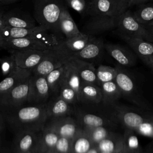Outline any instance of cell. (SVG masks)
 <instances>
[{"instance_id": "obj_23", "label": "cell", "mask_w": 153, "mask_h": 153, "mask_svg": "<svg viewBox=\"0 0 153 153\" xmlns=\"http://www.w3.org/2000/svg\"><path fill=\"white\" fill-rule=\"evenodd\" d=\"M32 74V71L18 67L13 73L4 77L0 82V98L11 88L30 77Z\"/></svg>"}, {"instance_id": "obj_47", "label": "cell", "mask_w": 153, "mask_h": 153, "mask_svg": "<svg viewBox=\"0 0 153 153\" xmlns=\"http://www.w3.org/2000/svg\"><path fill=\"white\" fill-rule=\"evenodd\" d=\"M148 153H153V149H152L151 151H149Z\"/></svg>"}, {"instance_id": "obj_5", "label": "cell", "mask_w": 153, "mask_h": 153, "mask_svg": "<svg viewBox=\"0 0 153 153\" xmlns=\"http://www.w3.org/2000/svg\"><path fill=\"white\" fill-rule=\"evenodd\" d=\"M67 6L65 0H35L34 17L39 25L62 33L59 27V17Z\"/></svg>"}, {"instance_id": "obj_18", "label": "cell", "mask_w": 153, "mask_h": 153, "mask_svg": "<svg viewBox=\"0 0 153 153\" xmlns=\"http://www.w3.org/2000/svg\"><path fill=\"white\" fill-rule=\"evenodd\" d=\"M50 29L48 27L38 25L31 28L14 27L5 26L4 21L0 18V45L4 42L14 39L26 37L37 32Z\"/></svg>"}, {"instance_id": "obj_14", "label": "cell", "mask_w": 153, "mask_h": 153, "mask_svg": "<svg viewBox=\"0 0 153 153\" xmlns=\"http://www.w3.org/2000/svg\"><path fill=\"white\" fill-rule=\"evenodd\" d=\"M104 41L102 38L90 36L87 45L81 51L74 53L73 57L94 63L102 57L105 48Z\"/></svg>"}, {"instance_id": "obj_26", "label": "cell", "mask_w": 153, "mask_h": 153, "mask_svg": "<svg viewBox=\"0 0 153 153\" xmlns=\"http://www.w3.org/2000/svg\"><path fill=\"white\" fill-rule=\"evenodd\" d=\"M102 89V103L106 106L111 105L122 97L121 91L115 81L105 82L100 85Z\"/></svg>"}, {"instance_id": "obj_35", "label": "cell", "mask_w": 153, "mask_h": 153, "mask_svg": "<svg viewBox=\"0 0 153 153\" xmlns=\"http://www.w3.org/2000/svg\"><path fill=\"white\" fill-rule=\"evenodd\" d=\"M96 74L98 84L100 86L105 82L115 80L117 76V69L115 67L100 65L96 68Z\"/></svg>"}, {"instance_id": "obj_48", "label": "cell", "mask_w": 153, "mask_h": 153, "mask_svg": "<svg viewBox=\"0 0 153 153\" xmlns=\"http://www.w3.org/2000/svg\"><path fill=\"white\" fill-rule=\"evenodd\" d=\"M151 69H152V71H153V66H152V68Z\"/></svg>"}, {"instance_id": "obj_27", "label": "cell", "mask_w": 153, "mask_h": 153, "mask_svg": "<svg viewBox=\"0 0 153 153\" xmlns=\"http://www.w3.org/2000/svg\"><path fill=\"white\" fill-rule=\"evenodd\" d=\"M59 27L62 33L65 35L66 38H71L81 33L67 8H65L60 15Z\"/></svg>"}, {"instance_id": "obj_19", "label": "cell", "mask_w": 153, "mask_h": 153, "mask_svg": "<svg viewBox=\"0 0 153 153\" xmlns=\"http://www.w3.org/2000/svg\"><path fill=\"white\" fill-rule=\"evenodd\" d=\"M39 131L22 130L16 133L13 141L14 153H34Z\"/></svg>"}, {"instance_id": "obj_46", "label": "cell", "mask_w": 153, "mask_h": 153, "mask_svg": "<svg viewBox=\"0 0 153 153\" xmlns=\"http://www.w3.org/2000/svg\"><path fill=\"white\" fill-rule=\"evenodd\" d=\"M100 153H121V152H101Z\"/></svg>"}, {"instance_id": "obj_28", "label": "cell", "mask_w": 153, "mask_h": 153, "mask_svg": "<svg viewBox=\"0 0 153 153\" xmlns=\"http://www.w3.org/2000/svg\"><path fill=\"white\" fill-rule=\"evenodd\" d=\"M123 145V135L114 133L111 136L103 139L96 146L100 152H121Z\"/></svg>"}, {"instance_id": "obj_22", "label": "cell", "mask_w": 153, "mask_h": 153, "mask_svg": "<svg viewBox=\"0 0 153 153\" xmlns=\"http://www.w3.org/2000/svg\"><path fill=\"white\" fill-rule=\"evenodd\" d=\"M46 109L50 118L69 115L74 112L72 105L60 97L59 94L53 95L48 99L46 103Z\"/></svg>"}, {"instance_id": "obj_43", "label": "cell", "mask_w": 153, "mask_h": 153, "mask_svg": "<svg viewBox=\"0 0 153 153\" xmlns=\"http://www.w3.org/2000/svg\"><path fill=\"white\" fill-rule=\"evenodd\" d=\"M18 1H20V0H0V4L1 5H4L11 4Z\"/></svg>"}, {"instance_id": "obj_13", "label": "cell", "mask_w": 153, "mask_h": 153, "mask_svg": "<svg viewBox=\"0 0 153 153\" xmlns=\"http://www.w3.org/2000/svg\"><path fill=\"white\" fill-rule=\"evenodd\" d=\"M48 50L22 49L11 53L14 56L17 66L32 71L43 59Z\"/></svg>"}, {"instance_id": "obj_40", "label": "cell", "mask_w": 153, "mask_h": 153, "mask_svg": "<svg viewBox=\"0 0 153 153\" xmlns=\"http://www.w3.org/2000/svg\"><path fill=\"white\" fill-rule=\"evenodd\" d=\"M67 5L82 14L86 13L87 4L85 0H65Z\"/></svg>"}, {"instance_id": "obj_25", "label": "cell", "mask_w": 153, "mask_h": 153, "mask_svg": "<svg viewBox=\"0 0 153 153\" xmlns=\"http://www.w3.org/2000/svg\"><path fill=\"white\" fill-rule=\"evenodd\" d=\"M70 62L77 69L82 82L95 84L99 85L96 74V68L94 63L72 57Z\"/></svg>"}, {"instance_id": "obj_8", "label": "cell", "mask_w": 153, "mask_h": 153, "mask_svg": "<svg viewBox=\"0 0 153 153\" xmlns=\"http://www.w3.org/2000/svg\"><path fill=\"white\" fill-rule=\"evenodd\" d=\"M128 8V0H91L87 3L86 14L119 17Z\"/></svg>"}, {"instance_id": "obj_12", "label": "cell", "mask_w": 153, "mask_h": 153, "mask_svg": "<svg viewBox=\"0 0 153 153\" xmlns=\"http://www.w3.org/2000/svg\"><path fill=\"white\" fill-rule=\"evenodd\" d=\"M51 95L45 76L32 74L30 78L28 104L46 103Z\"/></svg>"}, {"instance_id": "obj_16", "label": "cell", "mask_w": 153, "mask_h": 153, "mask_svg": "<svg viewBox=\"0 0 153 153\" xmlns=\"http://www.w3.org/2000/svg\"><path fill=\"white\" fill-rule=\"evenodd\" d=\"M76 121L82 128L105 126L114 127L117 121L112 118H109L96 113L89 112L78 109L75 112Z\"/></svg>"}, {"instance_id": "obj_21", "label": "cell", "mask_w": 153, "mask_h": 153, "mask_svg": "<svg viewBox=\"0 0 153 153\" xmlns=\"http://www.w3.org/2000/svg\"><path fill=\"white\" fill-rule=\"evenodd\" d=\"M59 137L56 132L44 127L38 133L34 153H51Z\"/></svg>"}, {"instance_id": "obj_20", "label": "cell", "mask_w": 153, "mask_h": 153, "mask_svg": "<svg viewBox=\"0 0 153 153\" xmlns=\"http://www.w3.org/2000/svg\"><path fill=\"white\" fill-rule=\"evenodd\" d=\"M105 48L107 53L123 67H131L136 63V57L130 50L120 44L106 43Z\"/></svg>"}, {"instance_id": "obj_7", "label": "cell", "mask_w": 153, "mask_h": 153, "mask_svg": "<svg viewBox=\"0 0 153 153\" xmlns=\"http://www.w3.org/2000/svg\"><path fill=\"white\" fill-rule=\"evenodd\" d=\"M116 29L120 36L135 37L153 42V31L139 23L128 10L118 17Z\"/></svg>"}, {"instance_id": "obj_50", "label": "cell", "mask_w": 153, "mask_h": 153, "mask_svg": "<svg viewBox=\"0 0 153 153\" xmlns=\"http://www.w3.org/2000/svg\"><path fill=\"white\" fill-rule=\"evenodd\" d=\"M151 1H153V0H151Z\"/></svg>"}, {"instance_id": "obj_37", "label": "cell", "mask_w": 153, "mask_h": 153, "mask_svg": "<svg viewBox=\"0 0 153 153\" xmlns=\"http://www.w3.org/2000/svg\"><path fill=\"white\" fill-rule=\"evenodd\" d=\"M1 65L2 74L4 77L13 73L19 67L16 63L14 56L13 54L1 58Z\"/></svg>"}, {"instance_id": "obj_51", "label": "cell", "mask_w": 153, "mask_h": 153, "mask_svg": "<svg viewBox=\"0 0 153 153\" xmlns=\"http://www.w3.org/2000/svg\"><path fill=\"white\" fill-rule=\"evenodd\" d=\"M152 31H153V30H152Z\"/></svg>"}, {"instance_id": "obj_15", "label": "cell", "mask_w": 153, "mask_h": 153, "mask_svg": "<svg viewBox=\"0 0 153 153\" xmlns=\"http://www.w3.org/2000/svg\"><path fill=\"white\" fill-rule=\"evenodd\" d=\"M128 44L140 59L148 66L152 68L153 66V42L144 39L121 36Z\"/></svg>"}, {"instance_id": "obj_31", "label": "cell", "mask_w": 153, "mask_h": 153, "mask_svg": "<svg viewBox=\"0 0 153 153\" xmlns=\"http://www.w3.org/2000/svg\"><path fill=\"white\" fill-rule=\"evenodd\" d=\"M65 69L66 64L52 71L45 76L52 96L59 94L63 81Z\"/></svg>"}, {"instance_id": "obj_4", "label": "cell", "mask_w": 153, "mask_h": 153, "mask_svg": "<svg viewBox=\"0 0 153 153\" xmlns=\"http://www.w3.org/2000/svg\"><path fill=\"white\" fill-rule=\"evenodd\" d=\"M115 67L117 69L115 81L121 91L122 96L138 108L153 112L152 105L143 96L134 75L125 67L118 64Z\"/></svg>"}, {"instance_id": "obj_3", "label": "cell", "mask_w": 153, "mask_h": 153, "mask_svg": "<svg viewBox=\"0 0 153 153\" xmlns=\"http://www.w3.org/2000/svg\"><path fill=\"white\" fill-rule=\"evenodd\" d=\"M60 33L51 29L37 32L26 37L14 39L4 42L1 47L10 53L15 50L33 49L51 50L59 47L64 41Z\"/></svg>"}, {"instance_id": "obj_38", "label": "cell", "mask_w": 153, "mask_h": 153, "mask_svg": "<svg viewBox=\"0 0 153 153\" xmlns=\"http://www.w3.org/2000/svg\"><path fill=\"white\" fill-rule=\"evenodd\" d=\"M59 95L71 105L79 102L78 95L76 91L66 84H62Z\"/></svg>"}, {"instance_id": "obj_1", "label": "cell", "mask_w": 153, "mask_h": 153, "mask_svg": "<svg viewBox=\"0 0 153 153\" xmlns=\"http://www.w3.org/2000/svg\"><path fill=\"white\" fill-rule=\"evenodd\" d=\"M1 109L6 123L16 133L22 130L39 131L44 128L48 118L46 103L23 105Z\"/></svg>"}, {"instance_id": "obj_33", "label": "cell", "mask_w": 153, "mask_h": 153, "mask_svg": "<svg viewBox=\"0 0 153 153\" xmlns=\"http://www.w3.org/2000/svg\"><path fill=\"white\" fill-rule=\"evenodd\" d=\"M90 36L81 32L80 33L69 38H65L64 44L66 48L72 53H76L82 50L88 44Z\"/></svg>"}, {"instance_id": "obj_17", "label": "cell", "mask_w": 153, "mask_h": 153, "mask_svg": "<svg viewBox=\"0 0 153 153\" xmlns=\"http://www.w3.org/2000/svg\"><path fill=\"white\" fill-rule=\"evenodd\" d=\"M0 18L7 26L31 28L37 26L35 19L30 14L20 10H11L5 13L2 11Z\"/></svg>"}, {"instance_id": "obj_24", "label": "cell", "mask_w": 153, "mask_h": 153, "mask_svg": "<svg viewBox=\"0 0 153 153\" xmlns=\"http://www.w3.org/2000/svg\"><path fill=\"white\" fill-rule=\"evenodd\" d=\"M102 100L100 86L93 83L82 82L79 95V102L97 105L102 103Z\"/></svg>"}, {"instance_id": "obj_10", "label": "cell", "mask_w": 153, "mask_h": 153, "mask_svg": "<svg viewBox=\"0 0 153 153\" xmlns=\"http://www.w3.org/2000/svg\"><path fill=\"white\" fill-rule=\"evenodd\" d=\"M45 127L53 130L61 137L73 139L80 133L82 128L78 121L69 115L51 118Z\"/></svg>"}, {"instance_id": "obj_11", "label": "cell", "mask_w": 153, "mask_h": 153, "mask_svg": "<svg viewBox=\"0 0 153 153\" xmlns=\"http://www.w3.org/2000/svg\"><path fill=\"white\" fill-rule=\"evenodd\" d=\"M30 78V76L11 88L0 98L1 108H14L27 103Z\"/></svg>"}, {"instance_id": "obj_6", "label": "cell", "mask_w": 153, "mask_h": 153, "mask_svg": "<svg viewBox=\"0 0 153 153\" xmlns=\"http://www.w3.org/2000/svg\"><path fill=\"white\" fill-rule=\"evenodd\" d=\"M73 54L63 41L57 48L48 50L42 61L32 71V74L46 76L52 71L66 64L73 57Z\"/></svg>"}, {"instance_id": "obj_42", "label": "cell", "mask_w": 153, "mask_h": 153, "mask_svg": "<svg viewBox=\"0 0 153 153\" xmlns=\"http://www.w3.org/2000/svg\"><path fill=\"white\" fill-rule=\"evenodd\" d=\"M147 1H148V0H129L128 8L130 7H131V6L134 5H137V4L143 3V2H145Z\"/></svg>"}, {"instance_id": "obj_36", "label": "cell", "mask_w": 153, "mask_h": 153, "mask_svg": "<svg viewBox=\"0 0 153 153\" xmlns=\"http://www.w3.org/2000/svg\"><path fill=\"white\" fill-rule=\"evenodd\" d=\"M133 14L139 23L148 26L153 22V4L142 6Z\"/></svg>"}, {"instance_id": "obj_2", "label": "cell", "mask_w": 153, "mask_h": 153, "mask_svg": "<svg viewBox=\"0 0 153 153\" xmlns=\"http://www.w3.org/2000/svg\"><path fill=\"white\" fill-rule=\"evenodd\" d=\"M107 107L110 109L111 117L120 123L125 128L153 138V112L117 102Z\"/></svg>"}, {"instance_id": "obj_39", "label": "cell", "mask_w": 153, "mask_h": 153, "mask_svg": "<svg viewBox=\"0 0 153 153\" xmlns=\"http://www.w3.org/2000/svg\"><path fill=\"white\" fill-rule=\"evenodd\" d=\"M72 139L60 136L51 153H71Z\"/></svg>"}, {"instance_id": "obj_32", "label": "cell", "mask_w": 153, "mask_h": 153, "mask_svg": "<svg viewBox=\"0 0 153 153\" xmlns=\"http://www.w3.org/2000/svg\"><path fill=\"white\" fill-rule=\"evenodd\" d=\"M109 128L105 126L86 127L82 128V131L89 137L93 145L96 146L102 140L115 133L109 130Z\"/></svg>"}, {"instance_id": "obj_29", "label": "cell", "mask_w": 153, "mask_h": 153, "mask_svg": "<svg viewBox=\"0 0 153 153\" xmlns=\"http://www.w3.org/2000/svg\"><path fill=\"white\" fill-rule=\"evenodd\" d=\"M63 83L68 85L75 90L79 97L82 81L79 76L77 69L70 61L66 64Z\"/></svg>"}, {"instance_id": "obj_44", "label": "cell", "mask_w": 153, "mask_h": 153, "mask_svg": "<svg viewBox=\"0 0 153 153\" xmlns=\"http://www.w3.org/2000/svg\"><path fill=\"white\" fill-rule=\"evenodd\" d=\"M87 153H100L98 148L96 146H93L87 152Z\"/></svg>"}, {"instance_id": "obj_49", "label": "cell", "mask_w": 153, "mask_h": 153, "mask_svg": "<svg viewBox=\"0 0 153 153\" xmlns=\"http://www.w3.org/2000/svg\"><path fill=\"white\" fill-rule=\"evenodd\" d=\"M1 153H3V152H2V151H1ZM4 153H5V152H4Z\"/></svg>"}, {"instance_id": "obj_45", "label": "cell", "mask_w": 153, "mask_h": 153, "mask_svg": "<svg viewBox=\"0 0 153 153\" xmlns=\"http://www.w3.org/2000/svg\"><path fill=\"white\" fill-rule=\"evenodd\" d=\"M148 26L149 27V29H150L151 30H153V22H151V23H149V24L148 25Z\"/></svg>"}, {"instance_id": "obj_30", "label": "cell", "mask_w": 153, "mask_h": 153, "mask_svg": "<svg viewBox=\"0 0 153 153\" xmlns=\"http://www.w3.org/2000/svg\"><path fill=\"white\" fill-rule=\"evenodd\" d=\"M136 133L131 130L125 128L121 153H144Z\"/></svg>"}, {"instance_id": "obj_34", "label": "cell", "mask_w": 153, "mask_h": 153, "mask_svg": "<svg viewBox=\"0 0 153 153\" xmlns=\"http://www.w3.org/2000/svg\"><path fill=\"white\" fill-rule=\"evenodd\" d=\"M93 146L89 137L82 130L72 139L71 153H87Z\"/></svg>"}, {"instance_id": "obj_9", "label": "cell", "mask_w": 153, "mask_h": 153, "mask_svg": "<svg viewBox=\"0 0 153 153\" xmlns=\"http://www.w3.org/2000/svg\"><path fill=\"white\" fill-rule=\"evenodd\" d=\"M87 20L82 28V32L96 36L103 32L117 28L118 17L105 15H93Z\"/></svg>"}, {"instance_id": "obj_41", "label": "cell", "mask_w": 153, "mask_h": 153, "mask_svg": "<svg viewBox=\"0 0 153 153\" xmlns=\"http://www.w3.org/2000/svg\"><path fill=\"white\" fill-rule=\"evenodd\" d=\"M5 123L6 121L5 120L4 116L3 114L1 112L0 114V133H1V143L2 144L3 138L5 135Z\"/></svg>"}]
</instances>
